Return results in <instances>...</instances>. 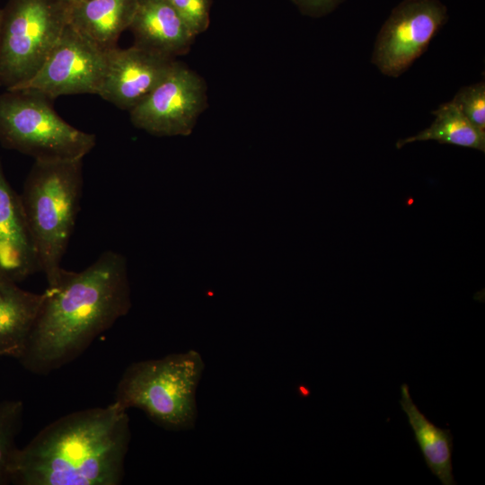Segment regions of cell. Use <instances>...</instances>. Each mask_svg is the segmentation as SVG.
I'll return each mask as SVG.
<instances>
[{
  "label": "cell",
  "instance_id": "8fae6325",
  "mask_svg": "<svg viewBox=\"0 0 485 485\" xmlns=\"http://www.w3.org/2000/svg\"><path fill=\"white\" fill-rule=\"evenodd\" d=\"M40 272L21 197L7 181L0 162V278L20 283Z\"/></svg>",
  "mask_w": 485,
  "mask_h": 485
},
{
  "label": "cell",
  "instance_id": "277c9868",
  "mask_svg": "<svg viewBox=\"0 0 485 485\" xmlns=\"http://www.w3.org/2000/svg\"><path fill=\"white\" fill-rule=\"evenodd\" d=\"M205 370L194 349L130 364L121 375L114 401L125 410H142L169 431L194 428L198 419L197 390Z\"/></svg>",
  "mask_w": 485,
  "mask_h": 485
},
{
  "label": "cell",
  "instance_id": "4fadbf2b",
  "mask_svg": "<svg viewBox=\"0 0 485 485\" xmlns=\"http://www.w3.org/2000/svg\"><path fill=\"white\" fill-rule=\"evenodd\" d=\"M138 0H82L68 8V23L102 50L117 47Z\"/></svg>",
  "mask_w": 485,
  "mask_h": 485
},
{
  "label": "cell",
  "instance_id": "52a82bcc",
  "mask_svg": "<svg viewBox=\"0 0 485 485\" xmlns=\"http://www.w3.org/2000/svg\"><path fill=\"white\" fill-rule=\"evenodd\" d=\"M447 18L439 0H403L379 31L373 64L385 75H401L426 51Z\"/></svg>",
  "mask_w": 485,
  "mask_h": 485
},
{
  "label": "cell",
  "instance_id": "ba28073f",
  "mask_svg": "<svg viewBox=\"0 0 485 485\" xmlns=\"http://www.w3.org/2000/svg\"><path fill=\"white\" fill-rule=\"evenodd\" d=\"M107 58L108 51L98 48L67 23L33 77L10 90L30 89L51 100L67 94H98Z\"/></svg>",
  "mask_w": 485,
  "mask_h": 485
},
{
  "label": "cell",
  "instance_id": "8992f818",
  "mask_svg": "<svg viewBox=\"0 0 485 485\" xmlns=\"http://www.w3.org/2000/svg\"><path fill=\"white\" fill-rule=\"evenodd\" d=\"M68 23L58 0H9L0 13V86L33 77Z\"/></svg>",
  "mask_w": 485,
  "mask_h": 485
},
{
  "label": "cell",
  "instance_id": "2e32d148",
  "mask_svg": "<svg viewBox=\"0 0 485 485\" xmlns=\"http://www.w3.org/2000/svg\"><path fill=\"white\" fill-rule=\"evenodd\" d=\"M432 114L433 123L415 136L400 139L398 149L417 141L434 140L485 152V131L474 126L453 101L443 103Z\"/></svg>",
  "mask_w": 485,
  "mask_h": 485
},
{
  "label": "cell",
  "instance_id": "6da1fadb",
  "mask_svg": "<svg viewBox=\"0 0 485 485\" xmlns=\"http://www.w3.org/2000/svg\"><path fill=\"white\" fill-rule=\"evenodd\" d=\"M131 308L126 258L102 252L81 271L61 269L43 301L23 355L29 372L48 375L79 357Z\"/></svg>",
  "mask_w": 485,
  "mask_h": 485
},
{
  "label": "cell",
  "instance_id": "7c38bea8",
  "mask_svg": "<svg viewBox=\"0 0 485 485\" xmlns=\"http://www.w3.org/2000/svg\"><path fill=\"white\" fill-rule=\"evenodd\" d=\"M128 29L134 45L172 58L185 53L196 37L167 0H138Z\"/></svg>",
  "mask_w": 485,
  "mask_h": 485
},
{
  "label": "cell",
  "instance_id": "ffe728a7",
  "mask_svg": "<svg viewBox=\"0 0 485 485\" xmlns=\"http://www.w3.org/2000/svg\"><path fill=\"white\" fill-rule=\"evenodd\" d=\"M343 0H292L300 12L312 17H321L333 11Z\"/></svg>",
  "mask_w": 485,
  "mask_h": 485
},
{
  "label": "cell",
  "instance_id": "30bf717a",
  "mask_svg": "<svg viewBox=\"0 0 485 485\" xmlns=\"http://www.w3.org/2000/svg\"><path fill=\"white\" fill-rule=\"evenodd\" d=\"M175 60L133 45L108 51L107 66L97 95L131 110L169 74Z\"/></svg>",
  "mask_w": 485,
  "mask_h": 485
},
{
  "label": "cell",
  "instance_id": "9c48e42d",
  "mask_svg": "<svg viewBox=\"0 0 485 485\" xmlns=\"http://www.w3.org/2000/svg\"><path fill=\"white\" fill-rule=\"evenodd\" d=\"M206 104L203 79L175 61L165 78L129 110L130 120L154 136H188Z\"/></svg>",
  "mask_w": 485,
  "mask_h": 485
},
{
  "label": "cell",
  "instance_id": "9a60e30c",
  "mask_svg": "<svg viewBox=\"0 0 485 485\" xmlns=\"http://www.w3.org/2000/svg\"><path fill=\"white\" fill-rule=\"evenodd\" d=\"M400 404L407 416L425 463L443 485H455L453 475V435L431 422L412 401L407 384L401 385Z\"/></svg>",
  "mask_w": 485,
  "mask_h": 485
},
{
  "label": "cell",
  "instance_id": "44dd1931",
  "mask_svg": "<svg viewBox=\"0 0 485 485\" xmlns=\"http://www.w3.org/2000/svg\"><path fill=\"white\" fill-rule=\"evenodd\" d=\"M58 1H60L62 4H64L66 6L69 8L70 6L77 4L78 2L82 0H58Z\"/></svg>",
  "mask_w": 485,
  "mask_h": 485
},
{
  "label": "cell",
  "instance_id": "3957f363",
  "mask_svg": "<svg viewBox=\"0 0 485 485\" xmlns=\"http://www.w3.org/2000/svg\"><path fill=\"white\" fill-rule=\"evenodd\" d=\"M83 159L34 161L22 194L26 219L48 284L59 274L83 192Z\"/></svg>",
  "mask_w": 485,
  "mask_h": 485
},
{
  "label": "cell",
  "instance_id": "7a4b0ae2",
  "mask_svg": "<svg viewBox=\"0 0 485 485\" xmlns=\"http://www.w3.org/2000/svg\"><path fill=\"white\" fill-rule=\"evenodd\" d=\"M130 437L128 412L115 402L71 412L18 448L11 483L119 485Z\"/></svg>",
  "mask_w": 485,
  "mask_h": 485
},
{
  "label": "cell",
  "instance_id": "5b68a950",
  "mask_svg": "<svg viewBox=\"0 0 485 485\" xmlns=\"http://www.w3.org/2000/svg\"><path fill=\"white\" fill-rule=\"evenodd\" d=\"M51 99L30 89L0 94V143L34 161L84 159L96 145L94 134L66 122Z\"/></svg>",
  "mask_w": 485,
  "mask_h": 485
},
{
  "label": "cell",
  "instance_id": "ac0fdd59",
  "mask_svg": "<svg viewBox=\"0 0 485 485\" xmlns=\"http://www.w3.org/2000/svg\"><path fill=\"white\" fill-rule=\"evenodd\" d=\"M452 101L474 126L485 131L484 82L461 88Z\"/></svg>",
  "mask_w": 485,
  "mask_h": 485
},
{
  "label": "cell",
  "instance_id": "e0dca14e",
  "mask_svg": "<svg viewBox=\"0 0 485 485\" xmlns=\"http://www.w3.org/2000/svg\"><path fill=\"white\" fill-rule=\"evenodd\" d=\"M24 407L18 400L0 401V485L11 483V471L18 450L15 439L22 424Z\"/></svg>",
  "mask_w": 485,
  "mask_h": 485
},
{
  "label": "cell",
  "instance_id": "5bb4252c",
  "mask_svg": "<svg viewBox=\"0 0 485 485\" xmlns=\"http://www.w3.org/2000/svg\"><path fill=\"white\" fill-rule=\"evenodd\" d=\"M42 301L43 293L29 292L0 278V357H22Z\"/></svg>",
  "mask_w": 485,
  "mask_h": 485
},
{
  "label": "cell",
  "instance_id": "d6986e66",
  "mask_svg": "<svg viewBox=\"0 0 485 485\" xmlns=\"http://www.w3.org/2000/svg\"><path fill=\"white\" fill-rule=\"evenodd\" d=\"M197 36L209 25L212 0H167Z\"/></svg>",
  "mask_w": 485,
  "mask_h": 485
},
{
  "label": "cell",
  "instance_id": "7402d4cb",
  "mask_svg": "<svg viewBox=\"0 0 485 485\" xmlns=\"http://www.w3.org/2000/svg\"><path fill=\"white\" fill-rule=\"evenodd\" d=\"M0 13H1V9H0Z\"/></svg>",
  "mask_w": 485,
  "mask_h": 485
}]
</instances>
